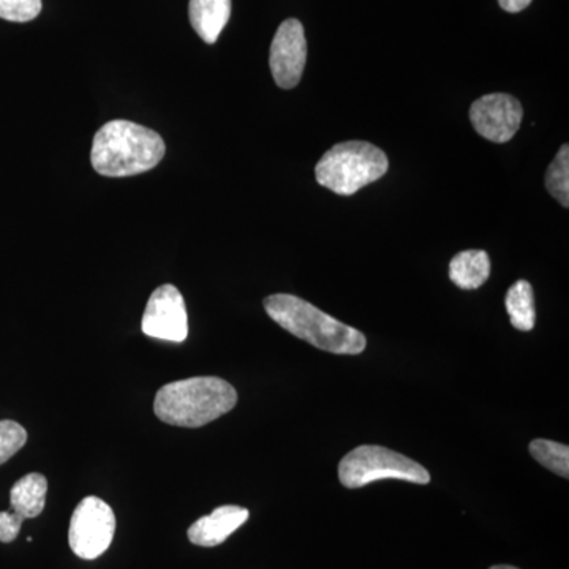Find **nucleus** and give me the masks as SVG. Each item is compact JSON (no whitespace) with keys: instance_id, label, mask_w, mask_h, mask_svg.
Masks as SVG:
<instances>
[{"instance_id":"obj_1","label":"nucleus","mask_w":569,"mask_h":569,"mask_svg":"<svg viewBox=\"0 0 569 569\" xmlns=\"http://www.w3.org/2000/svg\"><path fill=\"white\" fill-rule=\"evenodd\" d=\"M167 152L163 138L130 121L104 123L92 142L91 162L107 178H129L152 170Z\"/></svg>"},{"instance_id":"obj_2","label":"nucleus","mask_w":569,"mask_h":569,"mask_svg":"<svg viewBox=\"0 0 569 569\" xmlns=\"http://www.w3.org/2000/svg\"><path fill=\"white\" fill-rule=\"evenodd\" d=\"M238 403V392L219 377H193L164 385L153 400L160 421L178 427H203Z\"/></svg>"},{"instance_id":"obj_3","label":"nucleus","mask_w":569,"mask_h":569,"mask_svg":"<svg viewBox=\"0 0 569 569\" xmlns=\"http://www.w3.org/2000/svg\"><path fill=\"white\" fill-rule=\"evenodd\" d=\"M268 316L284 331L310 346L335 355H359L366 350V337L358 329L340 323L316 306L293 295H272L264 299Z\"/></svg>"},{"instance_id":"obj_4","label":"nucleus","mask_w":569,"mask_h":569,"mask_svg":"<svg viewBox=\"0 0 569 569\" xmlns=\"http://www.w3.org/2000/svg\"><path fill=\"white\" fill-rule=\"evenodd\" d=\"M389 168L387 153L367 141H347L332 146L316 167L320 186L342 197H350L378 181Z\"/></svg>"},{"instance_id":"obj_5","label":"nucleus","mask_w":569,"mask_h":569,"mask_svg":"<svg viewBox=\"0 0 569 569\" xmlns=\"http://www.w3.org/2000/svg\"><path fill=\"white\" fill-rule=\"evenodd\" d=\"M339 479L346 488L359 489L380 479H402L415 485H429L430 475L421 463L400 452L365 445L340 460Z\"/></svg>"},{"instance_id":"obj_6","label":"nucleus","mask_w":569,"mask_h":569,"mask_svg":"<svg viewBox=\"0 0 569 569\" xmlns=\"http://www.w3.org/2000/svg\"><path fill=\"white\" fill-rule=\"evenodd\" d=\"M116 531V516L99 497L80 501L70 520L69 545L82 560L99 559L110 549Z\"/></svg>"},{"instance_id":"obj_7","label":"nucleus","mask_w":569,"mask_h":569,"mask_svg":"<svg viewBox=\"0 0 569 569\" xmlns=\"http://www.w3.org/2000/svg\"><path fill=\"white\" fill-rule=\"evenodd\" d=\"M141 329L152 339L183 342L189 336V317L181 291L174 284H162L149 298Z\"/></svg>"},{"instance_id":"obj_8","label":"nucleus","mask_w":569,"mask_h":569,"mask_svg":"<svg viewBox=\"0 0 569 569\" xmlns=\"http://www.w3.org/2000/svg\"><path fill=\"white\" fill-rule=\"evenodd\" d=\"M522 119V104L508 93H489L475 100L470 108V121L475 130L492 142L512 140Z\"/></svg>"},{"instance_id":"obj_9","label":"nucleus","mask_w":569,"mask_h":569,"mask_svg":"<svg viewBox=\"0 0 569 569\" xmlns=\"http://www.w3.org/2000/svg\"><path fill=\"white\" fill-rule=\"evenodd\" d=\"M307 62L305 28L298 20H287L277 29L271 44L272 77L282 89H293L301 81Z\"/></svg>"},{"instance_id":"obj_10","label":"nucleus","mask_w":569,"mask_h":569,"mask_svg":"<svg viewBox=\"0 0 569 569\" xmlns=\"http://www.w3.org/2000/svg\"><path fill=\"white\" fill-rule=\"evenodd\" d=\"M249 519L246 508L227 505L213 509L212 515L198 519L189 529V539L201 548H213L222 545L239 527L244 526Z\"/></svg>"},{"instance_id":"obj_11","label":"nucleus","mask_w":569,"mask_h":569,"mask_svg":"<svg viewBox=\"0 0 569 569\" xmlns=\"http://www.w3.org/2000/svg\"><path fill=\"white\" fill-rule=\"evenodd\" d=\"M230 17L231 0H190V24L206 43L213 44L219 40Z\"/></svg>"},{"instance_id":"obj_12","label":"nucleus","mask_w":569,"mask_h":569,"mask_svg":"<svg viewBox=\"0 0 569 569\" xmlns=\"http://www.w3.org/2000/svg\"><path fill=\"white\" fill-rule=\"evenodd\" d=\"M48 481L43 475L29 473L11 488L10 511L22 519L39 518L47 501Z\"/></svg>"},{"instance_id":"obj_13","label":"nucleus","mask_w":569,"mask_h":569,"mask_svg":"<svg viewBox=\"0 0 569 569\" xmlns=\"http://www.w3.org/2000/svg\"><path fill=\"white\" fill-rule=\"evenodd\" d=\"M490 260L485 250H466L449 263V279L462 290H477L488 282Z\"/></svg>"},{"instance_id":"obj_14","label":"nucleus","mask_w":569,"mask_h":569,"mask_svg":"<svg viewBox=\"0 0 569 569\" xmlns=\"http://www.w3.org/2000/svg\"><path fill=\"white\" fill-rule=\"evenodd\" d=\"M507 310L509 321L519 331H531L537 321L533 287L527 280H518L508 290Z\"/></svg>"},{"instance_id":"obj_15","label":"nucleus","mask_w":569,"mask_h":569,"mask_svg":"<svg viewBox=\"0 0 569 569\" xmlns=\"http://www.w3.org/2000/svg\"><path fill=\"white\" fill-rule=\"evenodd\" d=\"M546 189L563 208L569 206V146L563 144L546 173Z\"/></svg>"},{"instance_id":"obj_16","label":"nucleus","mask_w":569,"mask_h":569,"mask_svg":"<svg viewBox=\"0 0 569 569\" xmlns=\"http://www.w3.org/2000/svg\"><path fill=\"white\" fill-rule=\"evenodd\" d=\"M530 455L553 473L563 478L569 477V448L567 445L539 438V440L531 441Z\"/></svg>"},{"instance_id":"obj_17","label":"nucleus","mask_w":569,"mask_h":569,"mask_svg":"<svg viewBox=\"0 0 569 569\" xmlns=\"http://www.w3.org/2000/svg\"><path fill=\"white\" fill-rule=\"evenodd\" d=\"M28 441L24 427L11 419L0 421V466L13 458Z\"/></svg>"},{"instance_id":"obj_18","label":"nucleus","mask_w":569,"mask_h":569,"mask_svg":"<svg viewBox=\"0 0 569 569\" xmlns=\"http://www.w3.org/2000/svg\"><path fill=\"white\" fill-rule=\"evenodd\" d=\"M40 11L41 0H0V18L6 21H32Z\"/></svg>"},{"instance_id":"obj_19","label":"nucleus","mask_w":569,"mask_h":569,"mask_svg":"<svg viewBox=\"0 0 569 569\" xmlns=\"http://www.w3.org/2000/svg\"><path fill=\"white\" fill-rule=\"evenodd\" d=\"M24 519L11 511L0 512V542H11L20 535Z\"/></svg>"},{"instance_id":"obj_20","label":"nucleus","mask_w":569,"mask_h":569,"mask_svg":"<svg viewBox=\"0 0 569 569\" xmlns=\"http://www.w3.org/2000/svg\"><path fill=\"white\" fill-rule=\"evenodd\" d=\"M498 3L508 13H519V11L526 10L530 6L531 0H498Z\"/></svg>"},{"instance_id":"obj_21","label":"nucleus","mask_w":569,"mask_h":569,"mask_svg":"<svg viewBox=\"0 0 569 569\" xmlns=\"http://www.w3.org/2000/svg\"><path fill=\"white\" fill-rule=\"evenodd\" d=\"M490 569H519V568L508 567V565H497V567H492Z\"/></svg>"}]
</instances>
